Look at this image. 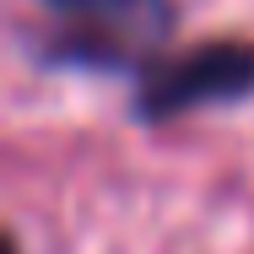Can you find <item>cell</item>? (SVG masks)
I'll return each instance as SVG.
<instances>
[{"label": "cell", "mask_w": 254, "mask_h": 254, "mask_svg": "<svg viewBox=\"0 0 254 254\" xmlns=\"http://www.w3.org/2000/svg\"><path fill=\"white\" fill-rule=\"evenodd\" d=\"M254 92V44L244 38H211L195 49L162 54L135 76V119L141 125H162L179 119L190 108H211V103H244Z\"/></svg>", "instance_id": "obj_2"}, {"label": "cell", "mask_w": 254, "mask_h": 254, "mask_svg": "<svg viewBox=\"0 0 254 254\" xmlns=\"http://www.w3.org/2000/svg\"><path fill=\"white\" fill-rule=\"evenodd\" d=\"M54 16L44 60L81 70H146L173 33V0H38Z\"/></svg>", "instance_id": "obj_1"}]
</instances>
